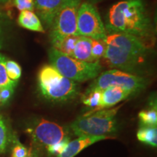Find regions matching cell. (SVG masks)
<instances>
[{
    "instance_id": "6da1fadb",
    "label": "cell",
    "mask_w": 157,
    "mask_h": 157,
    "mask_svg": "<svg viewBox=\"0 0 157 157\" xmlns=\"http://www.w3.org/2000/svg\"><path fill=\"white\" fill-rule=\"evenodd\" d=\"M108 34L134 36L152 46L155 29L144 0H121L110 7L105 17Z\"/></svg>"
},
{
    "instance_id": "7a4b0ae2",
    "label": "cell",
    "mask_w": 157,
    "mask_h": 157,
    "mask_svg": "<svg viewBox=\"0 0 157 157\" xmlns=\"http://www.w3.org/2000/svg\"><path fill=\"white\" fill-rule=\"evenodd\" d=\"M104 42L106 50L103 59L107 66L141 76L151 46L134 36L124 34H108Z\"/></svg>"
},
{
    "instance_id": "3957f363",
    "label": "cell",
    "mask_w": 157,
    "mask_h": 157,
    "mask_svg": "<svg viewBox=\"0 0 157 157\" xmlns=\"http://www.w3.org/2000/svg\"><path fill=\"white\" fill-rule=\"evenodd\" d=\"M38 85L43 97L52 102L70 101L78 94L77 82L65 77L50 64L39 70Z\"/></svg>"
},
{
    "instance_id": "277c9868",
    "label": "cell",
    "mask_w": 157,
    "mask_h": 157,
    "mask_svg": "<svg viewBox=\"0 0 157 157\" xmlns=\"http://www.w3.org/2000/svg\"><path fill=\"white\" fill-rule=\"evenodd\" d=\"M123 104L77 118L70 128L76 136H109L117 129V115Z\"/></svg>"
},
{
    "instance_id": "5b68a950",
    "label": "cell",
    "mask_w": 157,
    "mask_h": 157,
    "mask_svg": "<svg viewBox=\"0 0 157 157\" xmlns=\"http://www.w3.org/2000/svg\"><path fill=\"white\" fill-rule=\"evenodd\" d=\"M50 65L65 77L75 82L94 79L102 72L100 61L84 62L66 56L52 47L48 50Z\"/></svg>"
},
{
    "instance_id": "8992f818",
    "label": "cell",
    "mask_w": 157,
    "mask_h": 157,
    "mask_svg": "<svg viewBox=\"0 0 157 157\" xmlns=\"http://www.w3.org/2000/svg\"><path fill=\"white\" fill-rule=\"evenodd\" d=\"M148 79L144 76L135 75L117 69L101 72L90 84L86 91L93 90H103L109 87H119L135 94L145 89Z\"/></svg>"
},
{
    "instance_id": "52a82bcc",
    "label": "cell",
    "mask_w": 157,
    "mask_h": 157,
    "mask_svg": "<svg viewBox=\"0 0 157 157\" xmlns=\"http://www.w3.org/2000/svg\"><path fill=\"white\" fill-rule=\"evenodd\" d=\"M82 0H63L50 29V40L53 44L65 36L77 35L76 20Z\"/></svg>"
},
{
    "instance_id": "ba28073f",
    "label": "cell",
    "mask_w": 157,
    "mask_h": 157,
    "mask_svg": "<svg viewBox=\"0 0 157 157\" xmlns=\"http://www.w3.org/2000/svg\"><path fill=\"white\" fill-rule=\"evenodd\" d=\"M76 29L78 36L105 40L107 36L105 25L94 4L82 2L78 10Z\"/></svg>"
},
{
    "instance_id": "9c48e42d",
    "label": "cell",
    "mask_w": 157,
    "mask_h": 157,
    "mask_svg": "<svg viewBox=\"0 0 157 157\" xmlns=\"http://www.w3.org/2000/svg\"><path fill=\"white\" fill-rule=\"evenodd\" d=\"M33 143L36 146L48 147L68 136L64 127L53 121L41 119L30 129Z\"/></svg>"
},
{
    "instance_id": "30bf717a",
    "label": "cell",
    "mask_w": 157,
    "mask_h": 157,
    "mask_svg": "<svg viewBox=\"0 0 157 157\" xmlns=\"http://www.w3.org/2000/svg\"><path fill=\"white\" fill-rule=\"evenodd\" d=\"M133 93L128 90L119 87H109L102 90V98L100 105L94 109H90L84 115H89L90 113L101 111L103 109H111L120 102L124 101Z\"/></svg>"
},
{
    "instance_id": "8fae6325",
    "label": "cell",
    "mask_w": 157,
    "mask_h": 157,
    "mask_svg": "<svg viewBox=\"0 0 157 157\" xmlns=\"http://www.w3.org/2000/svg\"><path fill=\"white\" fill-rule=\"evenodd\" d=\"M63 0H34V10L44 29L50 30Z\"/></svg>"
},
{
    "instance_id": "7c38bea8",
    "label": "cell",
    "mask_w": 157,
    "mask_h": 157,
    "mask_svg": "<svg viewBox=\"0 0 157 157\" xmlns=\"http://www.w3.org/2000/svg\"><path fill=\"white\" fill-rule=\"evenodd\" d=\"M111 138L110 136H80L75 140L69 141L63 151L56 157H75L78 153L94 143L105 139Z\"/></svg>"
},
{
    "instance_id": "4fadbf2b",
    "label": "cell",
    "mask_w": 157,
    "mask_h": 157,
    "mask_svg": "<svg viewBox=\"0 0 157 157\" xmlns=\"http://www.w3.org/2000/svg\"><path fill=\"white\" fill-rule=\"evenodd\" d=\"M17 23L21 27L39 33H45V29L40 19L33 11H21L17 17Z\"/></svg>"
},
{
    "instance_id": "5bb4252c",
    "label": "cell",
    "mask_w": 157,
    "mask_h": 157,
    "mask_svg": "<svg viewBox=\"0 0 157 157\" xmlns=\"http://www.w3.org/2000/svg\"><path fill=\"white\" fill-rule=\"evenodd\" d=\"M92 39L86 36H78L72 55V58L84 62H95L92 58Z\"/></svg>"
},
{
    "instance_id": "9a60e30c",
    "label": "cell",
    "mask_w": 157,
    "mask_h": 157,
    "mask_svg": "<svg viewBox=\"0 0 157 157\" xmlns=\"http://www.w3.org/2000/svg\"><path fill=\"white\" fill-rule=\"evenodd\" d=\"M137 138L141 143L152 147L157 146L156 127L143 126L137 132Z\"/></svg>"
},
{
    "instance_id": "2e32d148",
    "label": "cell",
    "mask_w": 157,
    "mask_h": 157,
    "mask_svg": "<svg viewBox=\"0 0 157 157\" xmlns=\"http://www.w3.org/2000/svg\"><path fill=\"white\" fill-rule=\"evenodd\" d=\"M78 36H77V35H69V36H65L64 38L52 44V47L60 51L62 53L71 57Z\"/></svg>"
},
{
    "instance_id": "e0dca14e",
    "label": "cell",
    "mask_w": 157,
    "mask_h": 157,
    "mask_svg": "<svg viewBox=\"0 0 157 157\" xmlns=\"http://www.w3.org/2000/svg\"><path fill=\"white\" fill-rule=\"evenodd\" d=\"M102 98V90H93L85 91L82 97V101L86 106L94 109L100 105Z\"/></svg>"
},
{
    "instance_id": "ac0fdd59",
    "label": "cell",
    "mask_w": 157,
    "mask_h": 157,
    "mask_svg": "<svg viewBox=\"0 0 157 157\" xmlns=\"http://www.w3.org/2000/svg\"><path fill=\"white\" fill-rule=\"evenodd\" d=\"M138 117L143 126L156 127L157 111L156 104L151 109L141 111L139 113Z\"/></svg>"
},
{
    "instance_id": "d6986e66",
    "label": "cell",
    "mask_w": 157,
    "mask_h": 157,
    "mask_svg": "<svg viewBox=\"0 0 157 157\" xmlns=\"http://www.w3.org/2000/svg\"><path fill=\"white\" fill-rule=\"evenodd\" d=\"M106 50V43L101 39H92V58L95 62L103 59Z\"/></svg>"
},
{
    "instance_id": "ffe728a7",
    "label": "cell",
    "mask_w": 157,
    "mask_h": 157,
    "mask_svg": "<svg viewBox=\"0 0 157 157\" xmlns=\"http://www.w3.org/2000/svg\"><path fill=\"white\" fill-rule=\"evenodd\" d=\"M5 68L10 79L13 82H17L22 74V69H21L20 65L14 60H7L5 63Z\"/></svg>"
},
{
    "instance_id": "44dd1931",
    "label": "cell",
    "mask_w": 157,
    "mask_h": 157,
    "mask_svg": "<svg viewBox=\"0 0 157 157\" xmlns=\"http://www.w3.org/2000/svg\"><path fill=\"white\" fill-rule=\"evenodd\" d=\"M10 142L8 128L2 117L0 116V154H3L7 150Z\"/></svg>"
},
{
    "instance_id": "7402d4cb",
    "label": "cell",
    "mask_w": 157,
    "mask_h": 157,
    "mask_svg": "<svg viewBox=\"0 0 157 157\" xmlns=\"http://www.w3.org/2000/svg\"><path fill=\"white\" fill-rule=\"evenodd\" d=\"M10 23L8 17L0 10V50L3 49L7 41Z\"/></svg>"
},
{
    "instance_id": "603a6c76",
    "label": "cell",
    "mask_w": 157,
    "mask_h": 157,
    "mask_svg": "<svg viewBox=\"0 0 157 157\" xmlns=\"http://www.w3.org/2000/svg\"><path fill=\"white\" fill-rule=\"evenodd\" d=\"M7 61L6 57L0 53V88L6 86L15 85L16 86L17 82L10 80L7 74L5 68V63Z\"/></svg>"
},
{
    "instance_id": "cb8c5ba5",
    "label": "cell",
    "mask_w": 157,
    "mask_h": 157,
    "mask_svg": "<svg viewBox=\"0 0 157 157\" xmlns=\"http://www.w3.org/2000/svg\"><path fill=\"white\" fill-rule=\"evenodd\" d=\"M15 87V85H10L0 88V107L8 103L13 97Z\"/></svg>"
},
{
    "instance_id": "d4e9b609",
    "label": "cell",
    "mask_w": 157,
    "mask_h": 157,
    "mask_svg": "<svg viewBox=\"0 0 157 157\" xmlns=\"http://www.w3.org/2000/svg\"><path fill=\"white\" fill-rule=\"evenodd\" d=\"M70 141V137L67 136L65 137L64 139H63L62 140H60V142L56 143V144L52 145L47 147V150H48V153L51 155H58L60 154L63 149L66 148V145L68 144V143Z\"/></svg>"
},
{
    "instance_id": "484cf974",
    "label": "cell",
    "mask_w": 157,
    "mask_h": 157,
    "mask_svg": "<svg viewBox=\"0 0 157 157\" xmlns=\"http://www.w3.org/2000/svg\"><path fill=\"white\" fill-rule=\"evenodd\" d=\"M14 5L21 12L34 10V0H14Z\"/></svg>"
},
{
    "instance_id": "4316f807",
    "label": "cell",
    "mask_w": 157,
    "mask_h": 157,
    "mask_svg": "<svg viewBox=\"0 0 157 157\" xmlns=\"http://www.w3.org/2000/svg\"><path fill=\"white\" fill-rule=\"evenodd\" d=\"M28 151L29 150L25 146H23L20 143H17V144L13 148L12 157H25L28 154Z\"/></svg>"
},
{
    "instance_id": "83f0119b",
    "label": "cell",
    "mask_w": 157,
    "mask_h": 157,
    "mask_svg": "<svg viewBox=\"0 0 157 157\" xmlns=\"http://www.w3.org/2000/svg\"><path fill=\"white\" fill-rule=\"evenodd\" d=\"M25 157H40L39 156L38 149L35 148V147H31L29 150L28 154Z\"/></svg>"
},
{
    "instance_id": "f1b7e54d",
    "label": "cell",
    "mask_w": 157,
    "mask_h": 157,
    "mask_svg": "<svg viewBox=\"0 0 157 157\" xmlns=\"http://www.w3.org/2000/svg\"><path fill=\"white\" fill-rule=\"evenodd\" d=\"M87 1L89 2H90V3L94 4V3L98 2H101V1H102V0H87Z\"/></svg>"
},
{
    "instance_id": "f546056e",
    "label": "cell",
    "mask_w": 157,
    "mask_h": 157,
    "mask_svg": "<svg viewBox=\"0 0 157 157\" xmlns=\"http://www.w3.org/2000/svg\"><path fill=\"white\" fill-rule=\"evenodd\" d=\"M10 0H0V4H4V3H6L7 2H9Z\"/></svg>"
}]
</instances>
